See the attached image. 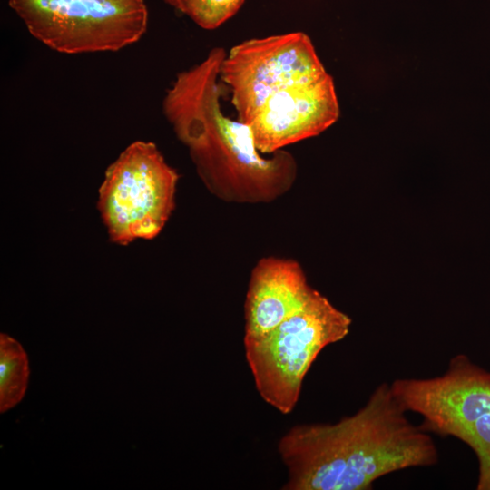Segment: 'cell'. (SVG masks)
Here are the masks:
<instances>
[{"label":"cell","mask_w":490,"mask_h":490,"mask_svg":"<svg viewBox=\"0 0 490 490\" xmlns=\"http://www.w3.org/2000/svg\"><path fill=\"white\" fill-rule=\"evenodd\" d=\"M352 320L314 289L306 304L265 336L244 340L256 388L269 405L289 414L320 351L342 340Z\"/></svg>","instance_id":"3957f363"},{"label":"cell","mask_w":490,"mask_h":490,"mask_svg":"<svg viewBox=\"0 0 490 490\" xmlns=\"http://www.w3.org/2000/svg\"><path fill=\"white\" fill-rule=\"evenodd\" d=\"M177 172L152 142L136 141L109 165L98 210L111 240L128 245L156 237L173 209Z\"/></svg>","instance_id":"5b68a950"},{"label":"cell","mask_w":490,"mask_h":490,"mask_svg":"<svg viewBox=\"0 0 490 490\" xmlns=\"http://www.w3.org/2000/svg\"><path fill=\"white\" fill-rule=\"evenodd\" d=\"M407 413L382 383L349 416L292 427L278 444L288 468L283 489L366 490L386 475L436 465L434 439Z\"/></svg>","instance_id":"6da1fadb"},{"label":"cell","mask_w":490,"mask_h":490,"mask_svg":"<svg viewBox=\"0 0 490 490\" xmlns=\"http://www.w3.org/2000/svg\"><path fill=\"white\" fill-rule=\"evenodd\" d=\"M198 26L213 30L230 19L245 0H163Z\"/></svg>","instance_id":"8fae6325"},{"label":"cell","mask_w":490,"mask_h":490,"mask_svg":"<svg viewBox=\"0 0 490 490\" xmlns=\"http://www.w3.org/2000/svg\"><path fill=\"white\" fill-rule=\"evenodd\" d=\"M27 355L22 345L5 333L0 335V412L15 407L25 395L29 379Z\"/></svg>","instance_id":"30bf717a"},{"label":"cell","mask_w":490,"mask_h":490,"mask_svg":"<svg viewBox=\"0 0 490 490\" xmlns=\"http://www.w3.org/2000/svg\"><path fill=\"white\" fill-rule=\"evenodd\" d=\"M392 390L402 406L423 418L428 433L466 443L478 460L477 490H490V371L464 355L426 378H397Z\"/></svg>","instance_id":"277c9868"},{"label":"cell","mask_w":490,"mask_h":490,"mask_svg":"<svg viewBox=\"0 0 490 490\" xmlns=\"http://www.w3.org/2000/svg\"><path fill=\"white\" fill-rule=\"evenodd\" d=\"M222 47L180 72L162 99V113L189 151L206 188L228 202L273 201L297 179L295 157L285 150L264 157L244 122L228 117L220 99Z\"/></svg>","instance_id":"7a4b0ae2"},{"label":"cell","mask_w":490,"mask_h":490,"mask_svg":"<svg viewBox=\"0 0 490 490\" xmlns=\"http://www.w3.org/2000/svg\"><path fill=\"white\" fill-rule=\"evenodd\" d=\"M314 289L300 264L291 259L266 257L251 270L244 304V340L261 338L299 310Z\"/></svg>","instance_id":"9c48e42d"},{"label":"cell","mask_w":490,"mask_h":490,"mask_svg":"<svg viewBox=\"0 0 490 490\" xmlns=\"http://www.w3.org/2000/svg\"><path fill=\"white\" fill-rule=\"evenodd\" d=\"M32 36L63 54L114 52L148 27L144 0H8Z\"/></svg>","instance_id":"8992f818"},{"label":"cell","mask_w":490,"mask_h":490,"mask_svg":"<svg viewBox=\"0 0 490 490\" xmlns=\"http://www.w3.org/2000/svg\"><path fill=\"white\" fill-rule=\"evenodd\" d=\"M327 74L310 38L292 32L245 40L225 54L220 71L237 119L247 123L270 96Z\"/></svg>","instance_id":"52a82bcc"},{"label":"cell","mask_w":490,"mask_h":490,"mask_svg":"<svg viewBox=\"0 0 490 490\" xmlns=\"http://www.w3.org/2000/svg\"><path fill=\"white\" fill-rule=\"evenodd\" d=\"M338 116L334 83L327 73L270 96L245 124L250 127L258 150L272 154L318 135Z\"/></svg>","instance_id":"ba28073f"}]
</instances>
